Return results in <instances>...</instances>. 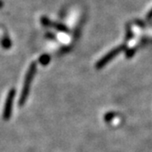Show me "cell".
<instances>
[{
	"label": "cell",
	"mask_w": 152,
	"mask_h": 152,
	"mask_svg": "<svg viewBox=\"0 0 152 152\" xmlns=\"http://www.w3.org/2000/svg\"><path fill=\"white\" fill-rule=\"evenodd\" d=\"M36 70H37V65L35 62H33L30 64L29 70H27V72L26 74L23 88H22L21 95H20V98H19V106H23L27 101V96H29V94H30V84H31L33 77L36 74Z\"/></svg>",
	"instance_id": "6da1fadb"
},
{
	"label": "cell",
	"mask_w": 152,
	"mask_h": 152,
	"mask_svg": "<svg viewBox=\"0 0 152 152\" xmlns=\"http://www.w3.org/2000/svg\"><path fill=\"white\" fill-rule=\"evenodd\" d=\"M127 49V45L126 44H123V45H120L118 47H116V48L112 49L110 52H108L105 57H103L97 63H96V66L95 67L96 68H102L103 66H105L110 60H112L116 55H118L120 52L124 51V50H126Z\"/></svg>",
	"instance_id": "7a4b0ae2"
},
{
	"label": "cell",
	"mask_w": 152,
	"mask_h": 152,
	"mask_svg": "<svg viewBox=\"0 0 152 152\" xmlns=\"http://www.w3.org/2000/svg\"><path fill=\"white\" fill-rule=\"evenodd\" d=\"M15 94L16 91L15 89H11L8 92L7 98V101L5 104V109H4V113H3V118L5 120H7L10 118L11 117V113H12V107H13V101H14V98H15Z\"/></svg>",
	"instance_id": "3957f363"
},
{
	"label": "cell",
	"mask_w": 152,
	"mask_h": 152,
	"mask_svg": "<svg viewBox=\"0 0 152 152\" xmlns=\"http://www.w3.org/2000/svg\"><path fill=\"white\" fill-rule=\"evenodd\" d=\"M41 23L48 27H52V28H55L56 30H59L62 32H68L69 31V29L64 25H62V24L56 23V22H51L49 18H41Z\"/></svg>",
	"instance_id": "277c9868"
},
{
	"label": "cell",
	"mask_w": 152,
	"mask_h": 152,
	"mask_svg": "<svg viewBox=\"0 0 152 152\" xmlns=\"http://www.w3.org/2000/svg\"><path fill=\"white\" fill-rule=\"evenodd\" d=\"M50 58L49 55H43V56H41L39 58V63L41 65H44L45 66V65H47L50 62Z\"/></svg>",
	"instance_id": "5b68a950"
},
{
	"label": "cell",
	"mask_w": 152,
	"mask_h": 152,
	"mask_svg": "<svg viewBox=\"0 0 152 152\" xmlns=\"http://www.w3.org/2000/svg\"><path fill=\"white\" fill-rule=\"evenodd\" d=\"M1 45H2V47H4L5 48H10V47H11V40L9 39V37H7V36H6V37L2 39Z\"/></svg>",
	"instance_id": "8992f818"
},
{
	"label": "cell",
	"mask_w": 152,
	"mask_h": 152,
	"mask_svg": "<svg viewBox=\"0 0 152 152\" xmlns=\"http://www.w3.org/2000/svg\"><path fill=\"white\" fill-rule=\"evenodd\" d=\"M134 54H135V48L128 49L127 50V53H126V56H127V58H131Z\"/></svg>",
	"instance_id": "52a82bcc"
},
{
	"label": "cell",
	"mask_w": 152,
	"mask_h": 152,
	"mask_svg": "<svg viewBox=\"0 0 152 152\" xmlns=\"http://www.w3.org/2000/svg\"><path fill=\"white\" fill-rule=\"evenodd\" d=\"M3 7V2L2 1H0V8H1Z\"/></svg>",
	"instance_id": "ba28073f"
}]
</instances>
